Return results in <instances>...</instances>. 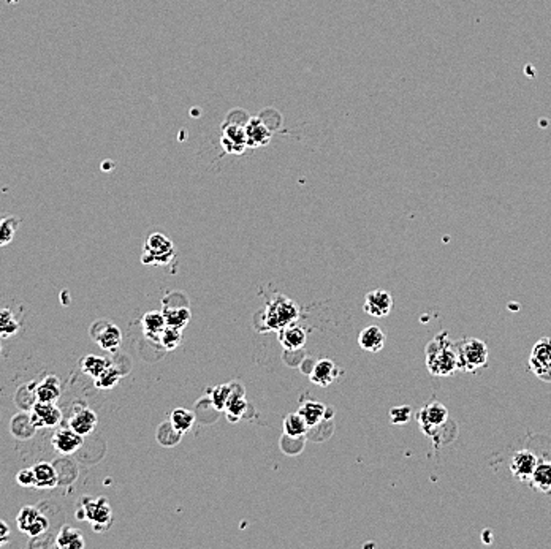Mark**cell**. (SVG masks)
Listing matches in <instances>:
<instances>
[{
	"label": "cell",
	"instance_id": "cell-1",
	"mask_svg": "<svg viewBox=\"0 0 551 549\" xmlns=\"http://www.w3.org/2000/svg\"><path fill=\"white\" fill-rule=\"evenodd\" d=\"M426 368L434 377H450L459 372L456 342H453L447 331H442L428 344Z\"/></svg>",
	"mask_w": 551,
	"mask_h": 549
},
{
	"label": "cell",
	"instance_id": "cell-2",
	"mask_svg": "<svg viewBox=\"0 0 551 549\" xmlns=\"http://www.w3.org/2000/svg\"><path fill=\"white\" fill-rule=\"evenodd\" d=\"M300 317V307L293 300L290 298L279 295L274 296L270 303L266 304L265 312L262 315V320L265 323L266 329L271 331H281L282 328L293 325Z\"/></svg>",
	"mask_w": 551,
	"mask_h": 549
},
{
	"label": "cell",
	"instance_id": "cell-3",
	"mask_svg": "<svg viewBox=\"0 0 551 549\" xmlns=\"http://www.w3.org/2000/svg\"><path fill=\"white\" fill-rule=\"evenodd\" d=\"M76 517L92 524L94 532H105L113 524V510L106 497H83Z\"/></svg>",
	"mask_w": 551,
	"mask_h": 549
},
{
	"label": "cell",
	"instance_id": "cell-4",
	"mask_svg": "<svg viewBox=\"0 0 551 549\" xmlns=\"http://www.w3.org/2000/svg\"><path fill=\"white\" fill-rule=\"evenodd\" d=\"M459 370L475 372L488 364V347L480 339L466 338L456 342Z\"/></svg>",
	"mask_w": 551,
	"mask_h": 549
},
{
	"label": "cell",
	"instance_id": "cell-5",
	"mask_svg": "<svg viewBox=\"0 0 551 549\" xmlns=\"http://www.w3.org/2000/svg\"><path fill=\"white\" fill-rule=\"evenodd\" d=\"M247 120L241 122L236 118L233 119L232 113H230L227 120L223 122L221 144L227 154L241 155L247 148H249V146H247V138H246V122Z\"/></svg>",
	"mask_w": 551,
	"mask_h": 549
},
{
	"label": "cell",
	"instance_id": "cell-6",
	"mask_svg": "<svg viewBox=\"0 0 551 549\" xmlns=\"http://www.w3.org/2000/svg\"><path fill=\"white\" fill-rule=\"evenodd\" d=\"M174 257V246L163 233H153L143 247L144 265H167Z\"/></svg>",
	"mask_w": 551,
	"mask_h": 549
},
{
	"label": "cell",
	"instance_id": "cell-7",
	"mask_svg": "<svg viewBox=\"0 0 551 549\" xmlns=\"http://www.w3.org/2000/svg\"><path fill=\"white\" fill-rule=\"evenodd\" d=\"M417 419H419L423 434L434 440L439 431L444 429L449 423V410L440 402H431V404L421 408L417 415Z\"/></svg>",
	"mask_w": 551,
	"mask_h": 549
},
{
	"label": "cell",
	"instance_id": "cell-8",
	"mask_svg": "<svg viewBox=\"0 0 551 549\" xmlns=\"http://www.w3.org/2000/svg\"><path fill=\"white\" fill-rule=\"evenodd\" d=\"M16 524L18 529L22 534L29 535L30 538H37V536L43 535L50 529L48 517L35 506H22L16 516Z\"/></svg>",
	"mask_w": 551,
	"mask_h": 549
},
{
	"label": "cell",
	"instance_id": "cell-9",
	"mask_svg": "<svg viewBox=\"0 0 551 549\" xmlns=\"http://www.w3.org/2000/svg\"><path fill=\"white\" fill-rule=\"evenodd\" d=\"M529 369L542 382L551 383V338H542L532 347Z\"/></svg>",
	"mask_w": 551,
	"mask_h": 549
},
{
	"label": "cell",
	"instance_id": "cell-10",
	"mask_svg": "<svg viewBox=\"0 0 551 549\" xmlns=\"http://www.w3.org/2000/svg\"><path fill=\"white\" fill-rule=\"evenodd\" d=\"M90 334H92L94 342L100 347L102 350L106 352H116L119 349L120 342H123V333L120 329L110 321H97L90 328Z\"/></svg>",
	"mask_w": 551,
	"mask_h": 549
},
{
	"label": "cell",
	"instance_id": "cell-11",
	"mask_svg": "<svg viewBox=\"0 0 551 549\" xmlns=\"http://www.w3.org/2000/svg\"><path fill=\"white\" fill-rule=\"evenodd\" d=\"M29 415L37 429L54 428V426H57L60 421H62V412L59 410L56 402L37 401L29 410Z\"/></svg>",
	"mask_w": 551,
	"mask_h": 549
},
{
	"label": "cell",
	"instance_id": "cell-12",
	"mask_svg": "<svg viewBox=\"0 0 551 549\" xmlns=\"http://www.w3.org/2000/svg\"><path fill=\"white\" fill-rule=\"evenodd\" d=\"M393 309V296L391 293L385 290H374L369 291L365 298V304H363V310L375 319H384V317L390 315Z\"/></svg>",
	"mask_w": 551,
	"mask_h": 549
},
{
	"label": "cell",
	"instance_id": "cell-13",
	"mask_svg": "<svg viewBox=\"0 0 551 549\" xmlns=\"http://www.w3.org/2000/svg\"><path fill=\"white\" fill-rule=\"evenodd\" d=\"M537 457L528 450H522L515 453L510 459V472L519 481H531L532 473L537 467Z\"/></svg>",
	"mask_w": 551,
	"mask_h": 549
},
{
	"label": "cell",
	"instance_id": "cell-14",
	"mask_svg": "<svg viewBox=\"0 0 551 549\" xmlns=\"http://www.w3.org/2000/svg\"><path fill=\"white\" fill-rule=\"evenodd\" d=\"M51 443L57 453L74 454L83 447L84 437L78 434V432H75L69 426V428H64V429H59L57 432H54Z\"/></svg>",
	"mask_w": 551,
	"mask_h": 549
},
{
	"label": "cell",
	"instance_id": "cell-15",
	"mask_svg": "<svg viewBox=\"0 0 551 549\" xmlns=\"http://www.w3.org/2000/svg\"><path fill=\"white\" fill-rule=\"evenodd\" d=\"M272 129L262 118H249L246 122V138L249 148H262L270 143Z\"/></svg>",
	"mask_w": 551,
	"mask_h": 549
},
{
	"label": "cell",
	"instance_id": "cell-16",
	"mask_svg": "<svg viewBox=\"0 0 551 549\" xmlns=\"http://www.w3.org/2000/svg\"><path fill=\"white\" fill-rule=\"evenodd\" d=\"M337 377H339V368L336 366V363H333L328 358H323L320 359V361H317L316 366H314L311 375H309L311 382L316 383L319 387L331 385L333 382L337 380Z\"/></svg>",
	"mask_w": 551,
	"mask_h": 549
},
{
	"label": "cell",
	"instance_id": "cell-17",
	"mask_svg": "<svg viewBox=\"0 0 551 549\" xmlns=\"http://www.w3.org/2000/svg\"><path fill=\"white\" fill-rule=\"evenodd\" d=\"M97 421H99V418H97L94 410H90V408H80V410H76L74 417L70 418L69 426L80 436L86 437L97 428Z\"/></svg>",
	"mask_w": 551,
	"mask_h": 549
},
{
	"label": "cell",
	"instance_id": "cell-18",
	"mask_svg": "<svg viewBox=\"0 0 551 549\" xmlns=\"http://www.w3.org/2000/svg\"><path fill=\"white\" fill-rule=\"evenodd\" d=\"M277 333H279V340H281L282 347L287 350H300V349H302V347H305L306 340H307L306 329L302 326L295 325V323L290 326L282 328L281 331H277Z\"/></svg>",
	"mask_w": 551,
	"mask_h": 549
},
{
	"label": "cell",
	"instance_id": "cell-19",
	"mask_svg": "<svg viewBox=\"0 0 551 549\" xmlns=\"http://www.w3.org/2000/svg\"><path fill=\"white\" fill-rule=\"evenodd\" d=\"M358 344L363 350L377 353L385 347V333L379 326H368L358 335Z\"/></svg>",
	"mask_w": 551,
	"mask_h": 549
},
{
	"label": "cell",
	"instance_id": "cell-20",
	"mask_svg": "<svg viewBox=\"0 0 551 549\" xmlns=\"http://www.w3.org/2000/svg\"><path fill=\"white\" fill-rule=\"evenodd\" d=\"M32 468L35 473V487H39V489H51V487L57 486L59 478L53 464L41 461L35 464Z\"/></svg>",
	"mask_w": 551,
	"mask_h": 549
},
{
	"label": "cell",
	"instance_id": "cell-21",
	"mask_svg": "<svg viewBox=\"0 0 551 549\" xmlns=\"http://www.w3.org/2000/svg\"><path fill=\"white\" fill-rule=\"evenodd\" d=\"M298 413L306 419L309 428H312V426H317L320 421L328 417L326 415L328 413V407L317 401H306L300 405Z\"/></svg>",
	"mask_w": 551,
	"mask_h": 549
},
{
	"label": "cell",
	"instance_id": "cell-22",
	"mask_svg": "<svg viewBox=\"0 0 551 549\" xmlns=\"http://www.w3.org/2000/svg\"><path fill=\"white\" fill-rule=\"evenodd\" d=\"M141 325L144 334H146L149 339L159 342L160 334L163 333V329L167 328L165 315H163V312H157V310H154V312H148L141 319Z\"/></svg>",
	"mask_w": 551,
	"mask_h": 549
},
{
	"label": "cell",
	"instance_id": "cell-23",
	"mask_svg": "<svg viewBox=\"0 0 551 549\" xmlns=\"http://www.w3.org/2000/svg\"><path fill=\"white\" fill-rule=\"evenodd\" d=\"M84 538L80 529L64 526L56 536V548L59 549H83Z\"/></svg>",
	"mask_w": 551,
	"mask_h": 549
},
{
	"label": "cell",
	"instance_id": "cell-24",
	"mask_svg": "<svg viewBox=\"0 0 551 549\" xmlns=\"http://www.w3.org/2000/svg\"><path fill=\"white\" fill-rule=\"evenodd\" d=\"M60 398V380L56 375H46L37 383V399L41 402H57Z\"/></svg>",
	"mask_w": 551,
	"mask_h": 549
},
{
	"label": "cell",
	"instance_id": "cell-25",
	"mask_svg": "<svg viewBox=\"0 0 551 549\" xmlns=\"http://www.w3.org/2000/svg\"><path fill=\"white\" fill-rule=\"evenodd\" d=\"M35 431H39L35 428L32 419H30L29 413H18L11 419V432L18 438H22V440H27V438H32Z\"/></svg>",
	"mask_w": 551,
	"mask_h": 549
},
{
	"label": "cell",
	"instance_id": "cell-26",
	"mask_svg": "<svg viewBox=\"0 0 551 549\" xmlns=\"http://www.w3.org/2000/svg\"><path fill=\"white\" fill-rule=\"evenodd\" d=\"M529 483L540 492H551V464L538 462Z\"/></svg>",
	"mask_w": 551,
	"mask_h": 549
},
{
	"label": "cell",
	"instance_id": "cell-27",
	"mask_svg": "<svg viewBox=\"0 0 551 549\" xmlns=\"http://www.w3.org/2000/svg\"><path fill=\"white\" fill-rule=\"evenodd\" d=\"M307 423L306 419L301 417V415L296 412V413H290L284 419V432H286V436L290 438H300L302 437L307 432Z\"/></svg>",
	"mask_w": 551,
	"mask_h": 549
},
{
	"label": "cell",
	"instance_id": "cell-28",
	"mask_svg": "<svg viewBox=\"0 0 551 549\" xmlns=\"http://www.w3.org/2000/svg\"><path fill=\"white\" fill-rule=\"evenodd\" d=\"M21 221L15 216H0V247L8 246L15 239Z\"/></svg>",
	"mask_w": 551,
	"mask_h": 549
},
{
	"label": "cell",
	"instance_id": "cell-29",
	"mask_svg": "<svg viewBox=\"0 0 551 549\" xmlns=\"http://www.w3.org/2000/svg\"><path fill=\"white\" fill-rule=\"evenodd\" d=\"M37 383H26V385L18 388L15 394V402L21 410H30L37 402Z\"/></svg>",
	"mask_w": 551,
	"mask_h": 549
},
{
	"label": "cell",
	"instance_id": "cell-30",
	"mask_svg": "<svg viewBox=\"0 0 551 549\" xmlns=\"http://www.w3.org/2000/svg\"><path fill=\"white\" fill-rule=\"evenodd\" d=\"M21 323L18 320L13 310L0 309V338H11L20 331Z\"/></svg>",
	"mask_w": 551,
	"mask_h": 549
},
{
	"label": "cell",
	"instance_id": "cell-31",
	"mask_svg": "<svg viewBox=\"0 0 551 549\" xmlns=\"http://www.w3.org/2000/svg\"><path fill=\"white\" fill-rule=\"evenodd\" d=\"M163 315H165L168 326H174L179 329H184L189 325L192 317L189 307H167L163 310Z\"/></svg>",
	"mask_w": 551,
	"mask_h": 549
},
{
	"label": "cell",
	"instance_id": "cell-32",
	"mask_svg": "<svg viewBox=\"0 0 551 549\" xmlns=\"http://www.w3.org/2000/svg\"><path fill=\"white\" fill-rule=\"evenodd\" d=\"M183 436V432L174 428L172 421H165V423L160 424L159 429H157V442L163 445V447H173V445L179 443Z\"/></svg>",
	"mask_w": 551,
	"mask_h": 549
},
{
	"label": "cell",
	"instance_id": "cell-33",
	"mask_svg": "<svg viewBox=\"0 0 551 549\" xmlns=\"http://www.w3.org/2000/svg\"><path fill=\"white\" fill-rule=\"evenodd\" d=\"M111 363L106 358L97 356V355H88L81 359V369L86 375L97 378L103 370H105Z\"/></svg>",
	"mask_w": 551,
	"mask_h": 549
},
{
	"label": "cell",
	"instance_id": "cell-34",
	"mask_svg": "<svg viewBox=\"0 0 551 549\" xmlns=\"http://www.w3.org/2000/svg\"><path fill=\"white\" fill-rule=\"evenodd\" d=\"M169 421H172L174 428L186 434L187 431L192 429L193 423H195V417H193L190 410H186V408H174L172 415H169Z\"/></svg>",
	"mask_w": 551,
	"mask_h": 549
},
{
	"label": "cell",
	"instance_id": "cell-35",
	"mask_svg": "<svg viewBox=\"0 0 551 549\" xmlns=\"http://www.w3.org/2000/svg\"><path fill=\"white\" fill-rule=\"evenodd\" d=\"M120 377H123L120 375V370L116 368V366L110 364L99 377L94 378V383H95V387L100 388V389H111L118 385Z\"/></svg>",
	"mask_w": 551,
	"mask_h": 549
},
{
	"label": "cell",
	"instance_id": "cell-36",
	"mask_svg": "<svg viewBox=\"0 0 551 549\" xmlns=\"http://www.w3.org/2000/svg\"><path fill=\"white\" fill-rule=\"evenodd\" d=\"M183 329L168 326L163 329V333L160 334L159 342L165 347V350H174L181 344V339H183V334H181Z\"/></svg>",
	"mask_w": 551,
	"mask_h": 549
},
{
	"label": "cell",
	"instance_id": "cell-37",
	"mask_svg": "<svg viewBox=\"0 0 551 549\" xmlns=\"http://www.w3.org/2000/svg\"><path fill=\"white\" fill-rule=\"evenodd\" d=\"M232 394H233L232 385H221L211 391V401H213L216 408H219V410H225L227 402L230 401V398H232Z\"/></svg>",
	"mask_w": 551,
	"mask_h": 549
},
{
	"label": "cell",
	"instance_id": "cell-38",
	"mask_svg": "<svg viewBox=\"0 0 551 549\" xmlns=\"http://www.w3.org/2000/svg\"><path fill=\"white\" fill-rule=\"evenodd\" d=\"M246 401L243 399V396H238V394H232V398L227 402V415H228V419L230 421H238L241 418V415L244 413L246 410Z\"/></svg>",
	"mask_w": 551,
	"mask_h": 549
},
{
	"label": "cell",
	"instance_id": "cell-39",
	"mask_svg": "<svg viewBox=\"0 0 551 549\" xmlns=\"http://www.w3.org/2000/svg\"><path fill=\"white\" fill-rule=\"evenodd\" d=\"M412 417V408L409 405L393 407L390 410V419L393 424H405Z\"/></svg>",
	"mask_w": 551,
	"mask_h": 549
},
{
	"label": "cell",
	"instance_id": "cell-40",
	"mask_svg": "<svg viewBox=\"0 0 551 549\" xmlns=\"http://www.w3.org/2000/svg\"><path fill=\"white\" fill-rule=\"evenodd\" d=\"M16 483L22 487H35L34 468H22L16 475Z\"/></svg>",
	"mask_w": 551,
	"mask_h": 549
},
{
	"label": "cell",
	"instance_id": "cell-41",
	"mask_svg": "<svg viewBox=\"0 0 551 549\" xmlns=\"http://www.w3.org/2000/svg\"><path fill=\"white\" fill-rule=\"evenodd\" d=\"M10 541V527L8 524L0 520V546L7 545Z\"/></svg>",
	"mask_w": 551,
	"mask_h": 549
},
{
	"label": "cell",
	"instance_id": "cell-42",
	"mask_svg": "<svg viewBox=\"0 0 551 549\" xmlns=\"http://www.w3.org/2000/svg\"><path fill=\"white\" fill-rule=\"evenodd\" d=\"M0 355H2V338H0Z\"/></svg>",
	"mask_w": 551,
	"mask_h": 549
},
{
	"label": "cell",
	"instance_id": "cell-43",
	"mask_svg": "<svg viewBox=\"0 0 551 549\" xmlns=\"http://www.w3.org/2000/svg\"><path fill=\"white\" fill-rule=\"evenodd\" d=\"M0 398H2V396H0Z\"/></svg>",
	"mask_w": 551,
	"mask_h": 549
}]
</instances>
